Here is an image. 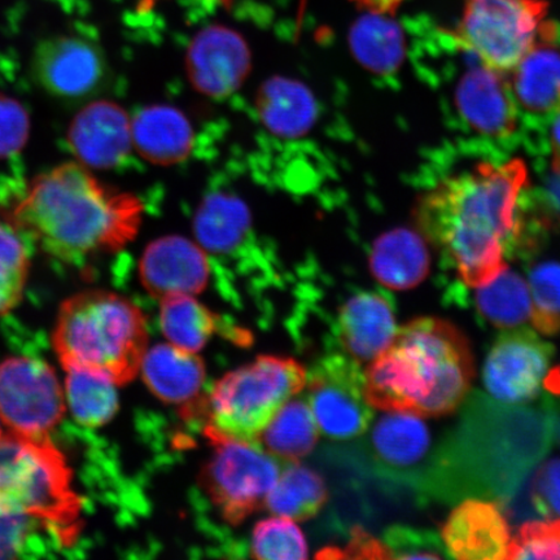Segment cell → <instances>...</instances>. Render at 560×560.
Wrapping results in <instances>:
<instances>
[{"label": "cell", "instance_id": "cell-22", "mask_svg": "<svg viewBox=\"0 0 560 560\" xmlns=\"http://www.w3.org/2000/svg\"><path fill=\"white\" fill-rule=\"evenodd\" d=\"M131 129L136 149L153 164H177L192 150L191 125L172 107L155 105L140 110L131 121Z\"/></svg>", "mask_w": 560, "mask_h": 560}, {"label": "cell", "instance_id": "cell-42", "mask_svg": "<svg viewBox=\"0 0 560 560\" xmlns=\"http://www.w3.org/2000/svg\"><path fill=\"white\" fill-rule=\"evenodd\" d=\"M544 385L550 394L560 396V365L545 376Z\"/></svg>", "mask_w": 560, "mask_h": 560}, {"label": "cell", "instance_id": "cell-34", "mask_svg": "<svg viewBox=\"0 0 560 560\" xmlns=\"http://www.w3.org/2000/svg\"><path fill=\"white\" fill-rule=\"evenodd\" d=\"M530 319L544 335L560 332V264L537 266L529 276Z\"/></svg>", "mask_w": 560, "mask_h": 560}, {"label": "cell", "instance_id": "cell-20", "mask_svg": "<svg viewBox=\"0 0 560 560\" xmlns=\"http://www.w3.org/2000/svg\"><path fill=\"white\" fill-rule=\"evenodd\" d=\"M431 432L422 419L390 412L377 420L370 433V450L384 475L408 478L424 467L431 452Z\"/></svg>", "mask_w": 560, "mask_h": 560}, {"label": "cell", "instance_id": "cell-35", "mask_svg": "<svg viewBox=\"0 0 560 560\" xmlns=\"http://www.w3.org/2000/svg\"><path fill=\"white\" fill-rule=\"evenodd\" d=\"M383 542L390 559H450L445 545L435 532L396 524L385 529Z\"/></svg>", "mask_w": 560, "mask_h": 560}, {"label": "cell", "instance_id": "cell-3", "mask_svg": "<svg viewBox=\"0 0 560 560\" xmlns=\"http://www.w3.org/2000/svg\"><path fill=\"white\" fill-rule=\"evenodd\" d=\"M371 406L423 418L458 408L475 375L466 336L440 318H419L398 328L394 340L365 371Z\"/></svg>", "mask_w": 560, "mask_h": 560}, {"label": "cell", "instance_id": "cell-29", "mask_svg": "<svg viewBox=\"0 0 560 560\" xmlns=\"http://www.w3.org/2000/svg\"><path fill=\"white\" fill-rule=\"evenodd\" d=\"M160 326L172 346L198 353L219 330V315L190 295L163 299Z\"/></svg>", "mask_w": 560, "mask_h": 560}, {"label": "cell", "instance_id": "cell-5", "mask_svg": "<svg viewBox=\"0 0 560 560\" xmlns=\"http://www.w3.org/2000/svg\"><path fill=\"white\" fill-rule=\"evenodd\" d=\"M81 500L73 472L50 438L7 431L0 438V515L25 517L61 546L80 534Z\"/></svg>", "mask_w": 560, "mask_h": 560}, {"label": "cell", "instance_id": "cell-4", "mask_svg": "<svg viewBox=\"0 0 560 560\" xmlns=\"http://www.w3.org/2000/svg\"><path fill=\"white\" fill-rule=\"evenodd\" d=\"M147 340L143 313L108 291H83L62 301L52 330L62 369L102 374L117 385L139 373Z\"/></svg>", "mask_w": 560, "mask_h": 560}, {"label": "cell", "instance_id": "cell-36", "mask_svg": "<svg viewBox=\"0 0 560 560\" xmlns=\"http://www.w3.org/2000/svg\"><path fill=\"white\" fill-rule=\"evenodd\" d=\"M506 559L560 560V517L522 525L510 541Z\"/></svg>", "mask_w": 560, "mask_h": 560}, {"label": "cell", "instance_id": "cell-30", "mask_svg": "<svg viewBox=\"0 0 560 560\" xmlns=\"http://www.w3.org/2000/svg\"><path fill=\"white\" fill-rule=\"evenodd\" d=\"M65 395L75 422L90 429L107 424L118 410L117 384L102 374L67 371Z\"/></svg>", "mask_w": 560, "mask_h": 560}, {"label": "cell", "instance_id": "cell-27", "mask_svg": "<svg viewBox=\"0 0 560 560\" xmlns=\"http://www.w3.org/2000/svg\"><path fill=\"white\" fill-rule=\"evenodd\" d=\"M319 427L310 404L290 400L278 411L260 436L264 450L280 459L295 464L313 451Z\"/></svg>", "mask_w": 560, "mask_h": 560}, {"label": "cell", "instance_id": "cell-25", "mask_svg": "<svg viewBox=\"0 0 560 560\" xmlns=\"http://www.w3.org/2000/svg\"><path fill=\"white\" fill-rule=\"evenodd\" d=\"M257 108L269 130L283 138L306 135L317 114L311 91L284 79L265 83L258 91Z\"/></svg>", "mask_w": 560, "mask_h": 560}, {"label": "cell", "instance_id": "cell-8", "mask_svg": "<svg viewBox=\"0 0 560 560\" xmlns=\"http://www.w3.org/2000/svg\"><path fill=\"white\" fill-rule=\"evenodd\" d=\"M201 485L223 520L240 524L265 505L279 478L278 462L257 441H214Z\"/></svg>", "mask_w": 560, "mask_h": 560}, {"label": "cell", "instance_id": "cell-18", "mask_svg": "<svg viewBox=\"0 0 560 560\" xmlns=\"http://www.w3.org/2000/svg\"><path fill=\"white\" fill-rule=\"evenodd\" d=\"M558 27L544 21L537 39L511 70V94L520 107L534 116H550L560 107V48Z\"/></svg>", "mask_w": 560, "mask_h": 560}, {"label": "cell", "instance_id": "cell-39", "mask_svg": "<svg viewBox=\"0 0 560 560\" xmlns=\"http://www.w3.org/2000/svg\"><path fill=\"white\" fill-rule=\"evenodd\" d=\"M39 524L25 517L0 515V558H13L24 549L32 529Z\"/></svg>", "mask_w": 560, "mask_h": 560}, {"label": "cell", "instance_id": "cell-43", "mask_svg": "<svg viewBox=\"0 0 560 560\" xmlns=\"http://www.w3.org/2000/svg\"><path fill=\"white\" fill-rule=\"evenodd\" d=\"M552 194H555V198L557 205L560 207V158H552Z\"/></svg>", "mask_w": 560, "mask_h": 560}, {"label": "cell", "instance_id": "cell-44", "mask_svg": "<svg viewBox=\"0 0 560 560\" xmlns=\"http://www.w3.org/2000/svg\"><path fill=\"white\" fill-rule=\"evenodd\" d=\"M4 431H3V423L2 420H0V438H2Z\"/></svg>", "mask_w": 560, "mask_h": 560}, {"label": "cell", "instance_id": "cell-7", "mask_svg": "<svg viewBox=\"0 0 560 560\" xmlns=\"http://www.w3.org/2000/svg\"><path fill=\"white\" fill-rule=\"evenodd\" d=\"M548 10V0H467L453 39L481 65L508 74L534 46Z\"/></svg>", "mask_w": 560, "mask_h": 560}, {"label": "cell", "instance_id": "cell-1", "mask_svg": "<svg viewBox=\"0 0 560 560\" xmlns=\"http://www.w3.org/2000/svg\"><path fill=\"white\" fill-rule=\"evenodd\" d=\"M527 184L522 160L481 163L439 182L420 200V229L470 289L492 282L508 269Z\"/></svg>", "mask_w": 560, "mask_h": 560}, {"label": "cell", "instance_id": "cell-11", "mask_svg": "<svg viewBox=\"0 0 560 560\" xmlns=\"http://www.w3.org/2000/svg\"><path fill=\"white\" fill-rule=\"evenodd\" d=\"M556 349L530 328L497 338L486 360L482 381L489 394L506 404H527L540 395Z\"/></svg>", "mask_w": 560, "mask_h": 560}, {"label": "cell", "instance_id": "cell-2", "mask_svg": "<svg viewBox=\"0 0 560 560\" xmlns=\"http://www.w3.org/2000/svg\"><path fill=\"white\" fill-rule=\"evenodd\" d=\"M7 212L32 247L69 265L121 249L142 219L135 196L104 186L80 163L38 174Z\"/></svg>", "mask_w": 560, "mask_h": 560}, {"label": "cell", "instance_id": "cell-21", "mask_svg": "<svg viewBox=\"0 0 560 560\" xmlns=\"http://www.w3.org/2000/svg\"><path fill=\"white\" fill-rule=\"evenodd\" d=\"M147 387L161 401L171 405H198L206 384L205 362L196 353L171 345H159L143 355L140 370Z\"/></svg>", "mask_w": 560, "mask_h": 560}, {"label": "cell", "instance_id": "cell-16", "mask_svg": "<svg viewBox=\"0 0 560 560\" xmlns=\"http://www.w3.org/2000/svg\"><path fill=\"white\" fill-rule=\"evenodd\" d=\"M458 114L479 136L505 139L517 125V105L503 74L485 65L471 67L455 89Z\"/></svg>", "mask_w": 560, "mask_h": 560}, {"label": "cell", "instance_id": "cell-38", "mask_svg": "<svg viewBox=\"0 0 560 560\" xmlns=\"http://www.w3.org/2000/svg\"><path fill=\"white\" fill-rule=\"evenodd\" d=\"M530 505L546 521L560 517V457L538 468L529 489Z\"/></svg>", "mask_w": 560, "mask_h": 560}, {"label": "cell", "instance_id": "cell-12", "mask_svg": "<svg viewBox=\"0 0 560 560\" xmlns=\"http://www.w3.org/2000/svg\"><path fill=\"white\" fill-rule=\"evenodd\" d=\"M32 74L47 94L61 101H81L103 88L108 69L94 42L62 34L46 38L35 47Z\"/></svg>", "mask_w": 560, "mask_h": 560}, {"label": "cell", "instance_id": "cell-41", "mask_svg": "<svg viewBox=\"0 0 560 560\" xmlns=\"http://www.w3.org/2000/svg\"><path fill=\"white\" fill-rule=\"evenodd\" d=\"M550 144L552 158H560V107L551 117Z\"/></svg>", "mask_w": 560, "mask_h": 560}, {"label": "cell", "instance_id": "cell-17", "mask_svg": "<svg viewBox=\"0 0 560 560\" xmlns=\"http://www.w3.org/2000/svg\"><path fill=\"white\" fill-rule=\"evenodd\" d=\"M394 299L380 291L357 292L340 307L335 325L346 355L370 362L390 345L397 332Z\"/></svg>", "mask_w": 560, "mask_h": 560}, {"label": "cell", "instance_id": "cell-6", "mask_svg": "<svg viewBox=\"0 0 560 560\" xmlns=\"http://www.w3.org/2000/svg\"><path fill=\"white\" fill-rule=\"evenodd\" d=\"M299 362L262 355L213 385L207 398V435L221 440L257 441L283 406L306 385Z\"/></svg>", "mask_w": 560, "mask_h": 560}, {"label": "cell", "instance_id": "cell-19", "mask_svg": "<svg viewBox=\"0 0 560 560\" xmlns=\"http://www.w3.org/2000/svg\"><path fill=\"white\" fill-rule=\"evenodd\" d=\"M443 542L451 558L460 560L506 559L511 541L509 525L492 502L462 503L444 524Z\"/></svg>", "mask_w": 560, "mask_h": 560}, {"label": "cell", "instance_id": "cell-10", "mask_svg": "<svg viewBox=\"0 0 560 560\" xmlns=\"http://www.w3.org/2000/svg\"><path fill=\"white\" fill-rule=\"evenodd\" d=\"M307 398L325 435L347 440L362 435L374 418L365 395V374L348 355H330L306 376Z\"/></svg>", "mask_w": 560, "mask_h": 560}, {"label": "cell", "instance_id": "cell-40", "mask_svg": "<svg viewBox=\"0 0 560 560\" xmlns=\"http://www.w3.org/2000/svg\"><path fill=\"white\" fill-rule=\"evenodd\" d=\"M349 558L390 559L387 546L375 540L362 529H354L353 540L348 548Z\"/></svg>", "mask_w": 560, "mask_h": 560}, {"label": "cell", "instance_id": "cell-13", "mask_svg": "<svg viewBox=\"0 0 560 560\" xmlns=\"http://www.w3.org/2000/svg\"><path fill=\"white\" fill-rule=\"evenodd\" d=\"M250 54L241 34L212 25L195 35L187 52V70L200 93L222 97L240 89L249 72Z\"/></svg>", "mask_w": 560, "mask_h": 560}, {"label": "cell", "instance_id": "cell-23", "mask_svg": "<svg viewBox=\"0 0 560 560\" xmlns=\"http://www.w3.org/2000/svg\"><path fill=\"white\" fill-rule=\"evenodd\" d=\"M370 268L387 289L410 290L422 282L429 272V250L424 242L411 231H390L374 244Z\"/></svg>", "mask_w": 560, "mask_h": 560}, {"label": "cell", "instance_id": "cell-32", "mask_svg": "<svg viewBox=\"0 0 560 560\" xmlns=\"http://www.w3.org/2000/svg\"><path fill=\"white\" fill-rule=\"evenodd\" d=\"M31 264V243L7 209L0 210V317L15 310L23 300Z\"/></svg>", "mask_w": 560, "mask_h": 560}, {"label": "cell", "instance_id": "cell-9", "mask_svg": "<svg viewBox=\"0 0 560 560\" xmlns=\"http://www.w3.org/2000/svg\"><path fill=\"white\" fill-rule=\"evenodd\" d=\"M66 412L65 387L47 362L27 355L0 362V420L9 431L50 436Z\"/></svg>", "mask_w": 560, "mask_h": 560}, {"label": "cell", "instance_id": "cell-28", "mask_svg": "<svg viewBox=\"0 0 560 560\" xmlns=\"http://www.w3.org/2000/svg\"><path fill=\"white\" fill-rule=\"evenodd\" d=\"M326 501L327 489L320 476L295 462L280 472L265 506L275 515L300 522L317 515Z\"/></svg>", "mask_w": 560, "mask_h": 560}, {"label": "cell", "instance_id": "cell-24", "mask_svg": "<svg viewBox=\"0 0 560 560\" xmlns=\"http://www.w3.org/2000/svg\"><path fill=\"white\" fill-rule=\"evenodd\" d=\"M195 233L201 247L212 254H234L250 233L248 208L234 195H209L196 213Z\"/></svg>", "mask_w": 560, "mask_h": 560}, {"label": "cell", "instance_id": "cell-14", "mask_svg": "<svg viewBox=\"0 0 560 560\" xmlns=\"http://www.w3.org/2000/svg\"><path fill=\"white\" fill-rule=\"evenodd\" d=\"M68 143L80 164L114 170L125 163L135 145L130 117L115 103L90 104L70 124Z\"/></svg>", "mask_w": 560, "mask_h": 560}, {"label": "cell", "instance_id": "cell-15", "mask_svg": "<svg viewBox=\"0 0 560 560\" xmlns=\"http://www.w3.org/2000/svg\"><path fill=\"white\" fill-rule=\"evenodd\" d=\"M140 279L152 296L198 295L206 290L210 268L201 245L167 236L147 247L139 266Z\"/></svg>", "mask_w": 560, "mask_h": 560}, {"label": "cell", "instance_id": "cell-26", "mask_svg": "<svg viewBox=\"0 0 560 560\" xmlns=\"http://www.w3.org/2000/svg\"><path fill=\"white\" fill-rule=\"evenodd\" d=\"M355 59L376 74H390L401 66L405 38L388 13L370 12L355 21L349 35Z\"/></svg>", "mask_w": 560, "mask_h": 560}, {"label": "cell", "instance_id": "cell-37", "mask_svg": "<svg viewBox=\"0 0 560 560\" xmlns=\"http://www.w3.org/2000/svg\"><path fill=\"white\" fill-rule=\"evenodd\" d=\"M31 135V117L13 97L0 94V159L18 155Z\"/></svg>", "mask_w": 560, "mask_h": 560}, {"label": "cell", "instance_id": "cell-33", "mask_svg": "<svg viewBox=\"0 0 560 560\" xmlns=\"http://www.w3.org/2000/svg\"><path fill=\"white\" fill-rule=\"evenodd\" d=\"M250 551L257 559L301 560L307 558V544L295 521L277 515L257 523Z\"/></svg>", "mask_w": 560, "mask_h": 560}, {"label": "cell", "instance_id": "cell-31", "mask_svg": "<svg viewBox=\"0 0 560 560\" xmlns=\"http://www.w3.org/2000/svg\"><path fill=\"white\" fill-rule=\"evenodd\" d=\"M481 319L500 328H514L530 317V292L525 280L513 271H502L475 295Z\"/></svg>", "mask_w": 560, "mask_h": 560}]
</instances>
